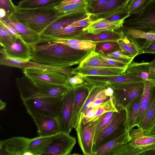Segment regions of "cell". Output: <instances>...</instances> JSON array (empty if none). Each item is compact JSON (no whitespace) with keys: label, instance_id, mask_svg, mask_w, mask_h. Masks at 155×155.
Returning <instances> with one entry per match:
<instances>
[{"label":"cell","instance_id":"6da1fadb","mask_svg":"<svg viewBox=\"0 0 155 155\" xmlns=\"http://www.w3.org/2000/svg\"><path fill=\"white\" fill-rule=\"evenodd\" d=\"M31 60L55 67H68L79 64L91 51L80 50L52 41L30 45Z\"/></svg>","mask_w":155,"mask_h":155},{"label":"cell","instance_id":"7a4b0ae2","mask_svg":"<svg viewBox=\"0 0 155 155\" xmlns=\"http://www.w3.org/2000/svg\"><path fill=\"white\" fill-rule=\"evenodd\" d=\"M14 14L20 22L40 35L54 21L65 15L55 6L33 9H21L16 6Z\"/></svg>","mask_w":155,"mask_h":155},{"label":"cell","instance_id":"3957f363","mask_svg":"<svg viewBox=\"0 0 155 155\" xmlns=\"http://www.w3.org/2000/svg\"><path fill=\"white\" fill-rule=\"evenodd\" d=\"M130 139L118 146L113 155H140L143 152L155 148V135L134 126L129 130Z\"/></svg>","mask_w":155,"mask_h":155},{"label":"cell","instance_id":"277c9868","mask_svg":"<svg viewBox=\"0 0 155 155\" xmlns=\"http://www.w3.org/2000/svg\"><path fill=\"white\" fill-rule=\"evenodd\" d=\"M61 97L40 96L22 101L27 112L31 117L44 116L56 118Z\"/></svg>","mask_w":155,"mask_h":155},{"label":"cell","instance_id":"5b68a950","mask_svg":"<svg viewBox=\"0 0 155 155\" xmlns=\"http://www.w3.org/2000/svg\"><path fill=\"white\" fill-rule=\"evenodd\" d=\"M118 110L112 121L101 132L94 143V155L104 144L128 131L125 109L121 108Z\"/></svg>","mask_w":155,"mask_h":155},{"label":"cell","instance_id":"8992f818","mask_svg":"<svg viewBox=\"0 0 155 155\" xmlns=\"http://www.w3.org/2000/svg\"><path fill=\"white\" fill-rule=\"evenodd\" d=\"M109 85L114 89L112 98L117 110L125 108L134 99L142 95L144 88V81Z\"/></svg>","mask_w":155,"mask_h":155},{"label":"cell","instance_id":"52a82bcc","mask_svg":"<svg viewBox=\"0 0 155 155\" xmlns=\"http://www.w3.org/2000/svg\"><path fill=\"white\" fill-rule=\"evenodd\" d=\"M124 27L146 32H155V0H149L139 14L125 21Z\"/></svg>","mask_w":155,"mask_h":155},{"label":"cell","instance_id":"ba28073f","mask_svg":"<svg viewBox=\"0 0 155 155\" xmlns=\"http://www.w3.org/2000/svg\"><path fill=\"white\" fill-rule=\"evenodd\" d=\"M101 116L86 123L79 121L75 128L78 144L84 155H94L95 133Z\"/></svg>","mask_w":155,"mask_h":155},{"label":"cell","instance_id":"9c48e42d","mask_svg":"<svg viewBox=\"0 0 155 155\" xmlns=\"http://www.w3.org/2000/svg\"><path fill=\"white\" fill-rule=\"evenodd\" d=\"M0 64L18 68L23 69H28L57 71L63 74L68 77L76 74V68L68 67H55L45 65L31 60L24 61L18 59L0 56Z\"/></svg>","mask_w":155,"mask_h":155},{"label":"cell","instance_id":"30bf717a","mask_svg":"<svg viewBox=\"0 0 155 155\" xmlns=\"http://www.w3.org/2000/svg\"><path fill=\"white\" fill-rule=\"evenodd\" d=\"M76 93V90L71 88L61 97L58 114L56 118L60 132L70 134L71 130V122Z\"/></svg>","mask_w":155,"mask_h":155},{"label":"cell","instance_id":"8fae6325","mask_svg":"<svg viewBox=\"0 0 155 155\" xmlns=\"http://www.w3.org/2000/svg\"><path fill=\"white\" fill-rule=\"evenodd\" d=\"M76 140L75 137L65 133L54 135L52 140L41 155H68L70 154Z\"/></svg>","mask_w":155,"mask_h":155},{"label":"cell","instance_id":"7c38bea8","mask_svg":"<svg viewBox=\"0 0 155 155\" xmlns=\"http://www.w3.org/2000/svg\"><path fill=\"white\" fill-rule=\"evenodd\" d=\"M23 71L25 76L32 82L71 86L67 81L68 77L59 72L28 69Z\"/></svg>","mask_w":155,"mask_h":155},{"label":"cell","instance_id":"4fadbf2b","mask_svg":"<svg viewBox=\"0 0 155 155\" xmlns=\"http://www.w3.org/2000/svg\"><path fill=\"white\" fill-rule=\"evenodd\" d=\"M124 74L155 84V59L150 62L132 61L127 65Z\"/></svg>","mask_w":155,"mask_h":155},{"label":"cell","instance_id":"5bb4252c","mask_svg":"<svg viewBox=\"0 0 155 155\" xmlns=\"http://www.w3.org/2000/svg\"><path fill=\"white\" fill-rule=\"evenodd\" d=\"M0 52L1 54L6 57L22 61L31 60L32 58L30 44L21 38H16L10 45L2 48Z\"/></svg>","mask_w":155,"mask_h":155},{"label":"cell","instance_id":"9a60e30c","mask_svg":"<svg viewBox=\"0 0 155 155\" xmlns=\"http://www.w3.org/2000/svg\"><path fill=\"white\" fill-rule=\"evenodd\" d=\"M1 19L12 27L21 38L30 45H37L41 43V36L20 22L14 13L11 15L5 14Z\"/></svg>","mask_w":155,"mask_h":155},{"label":"cell","instance_id":"2e32d148","mask_svg":"<svg viewBox=\"0 0 155 155\" xmlns=\"http://www.w3.org/2000/svg\"><path fill=\"white\" fill-rule=\"evenodd\" d=\"M31 139L23 137H14L0 141V155H24L28 150Z\"/></svg>","mask_w":155,"mask_h":155},{"label":"cell","instance_id":"e0dca14e","mask_svg":"<svg viewBox=\"0 0 155 155\" xmlns=\"http://www.w3.org/2000/svg\"><path fill=\"white\" fill-rule=\"evenodd\" d=\"M90 15L87 10L67 14L57 19L47 27L40 35H46L65 28L73 22L85 18Z\"/></svg>","mask_w":155,"mask_h":155},{"label":"cell","instance_id":"ac0fdd59","mask_svg":"<svg viewBox=\"0 0 155 155\" xmlns=\"http://www.w3.org/2000/svg\"><path fill=\"white\" fill-rule=\"evenodd\" d=\"M31 117L37 126L39 136H51L60 132L57 118L44 116Z\"/></svg>","mask_w":155,"mask_h":155},{"label":"cell","instance_id":"d6986e66","mask_svg":"<svg viewBox=\"0 0 155 155\" xmlns=\"http://www.w3.org/2000/svg\"><path fill=\"white\" fill-rule=\"evenodd\" d=\"M91 84L76 89V93L73 103V113L71 122V128H75L79 120L81 113L85 101L89 94Z\"/></svg>","mask_w":155,"mask_h":155},{"label":"cell","instance_id":"ffe728a7","mask_svg":"<svg viewBox=\"0 0 155 155\" xmlns=\"http://www.w3.org/2000/svg\"><path fill=\"white\" fill-rule=\"evenodd\" d=\"M144 88L140 109L134 127H139L149 109L154 97L155 84L148 81H144Z\"/></svg>","mask_w":155,"mask_h":155},{"label":"cell","instance_id":"44dd1931","mask_svg":"<svg viewBox=\"0 0 155 155\" xmlns=\"http://www.w3.org/2000/svg\"><path fill=\"white\" fill-rule=\"evenodd\" d=\"M130 0H108L101 7L90 14L92 21L104 19L127 7Z\"/></svg>","mask_w":155,"mask_h":155},{"label":"cell","instance_id":"7402d4cb","mask_svg":"<svg viewBox=\"0 0 155 155\" xmlns=\"http://www.w3.org/2000/svg\"><path fill=\"white\" fill-rule=\"evenodd\" d=\"M87 82L90 84H125L130 83L142 82L141 79L123 75L111 76H89L84 77Z\"/></svg>","mask_w":155,"mask_h":155},{"label":"cell","instance_id":"603a6c76","mask_svg":"<svg viewBox=\"0 0 155 155\" xmlns=\"http://www.w3.org/2000/svg\"><path fill=\"white\" fill-rule=\"evenodd\" d=\"M125 19L112 21L103 19L92 21L84 28L88 33L96 34L101 33L117 31L122 26Z\"/></svg>","mask_w":155,"mask_h":155},{"label":"cell","instance_id":"cb8c5ba5","mask_svg":"<svg viewBox=\"0 0 155 155\" xmlns=\"http://www.w3.org/2000/svg\"><path fill=\"white\" fill-rule=\"evenodd\" d=\"M85 28L67 26L48 35H41V43L57 39H74L78 36L87 33L85 30Z\"/></svg>","mask_w":155,"mask_h":155},{"label":"cell","instance_id":"d4e9b609","mask_svg":"<svg viewBox=\"0 0 155 155\" xmlns=\"http://www.w3.org/2000/svg\"><path fill=\"white\" fill-rule=\"evenodd\" d=\"M32 82L38 91V97H61L72 88L69 86Z\"/></svg>","mask_w":155,"mask_h":155},{"label":"cell","instance_id":"484cf974","mask_svg":"<svg viewBox=\"0 0 155 155\" xmlns=\"http://www.w3.org/2000/svg\"><path fill=\"white\" fill-rule=\"evenodd\" d=\"M125 70L118 68H76L77 73L83 77L89 76H111L123 75Z\"/></svg>","mask_w":155,"mask_h":155},{"label":"cell","instance_id":"4316f807","mask_svg":"<svg viewBox=\"0 0 155 155\" xmlns=\"http://www.w3.org/2000/svg\"><path fill=\"white\" fill-rule=\"evenodd\" d=\"M124 35L121 31H107L96 34L87 33L74 39L89 41L96 43L106 41H117Z\"/></svg>","mask_w":155,"mask_h":155},{"label":"cell","instance_id":"83f0119b","mask_svg":"<svg viewBox=\"0 0 155 155\" xmlns=\"http://www.w3.org/2000/svg\"><path fill=\"white\" fill-rule=\"evenodd\" d=\"M135 39L129 35H124L117 41L120 48L134 58L138 55L144 53L142 46Z\"/></svg>","mask_w":155,"mask_h":155},{"label":"cell","instance_id":"f1b7e54d","mask_svg":"<svg viewBox=\"0 0 155 155\" xmlns=\"http://www.w3.org/2000/svg\"><path fill=\"white\" fill-rule=\"evenodd\" d=\"M130 137L129 131H127L102 146L96 152L95 155H113L116 148L119 145L128 141Z\"/></svg>","mask_w":155,"mask_h":155},{"label":"cell","instance_id":"f546056e","mask_svg":"<svg viewBox=\"0 0 155 155\" xmlns=\"http://www.w3.org/2000/svg\"><path fill=\"white\" fill-rule=\"evenodd\" d=\"M101 67L117 68L102 60L99 58L98 53L93 50L81 62L77 68H85Z\"/></svg>","mask_w":155,"mask_h":155},{"label":"cell","instance_id":"4dcf8cb0","mask_svg":"<svg viewBox=\"0 0 155 155\" xmlns=\"http://www.w3.org/2000/svg\"><path fill=\"white\" fill-rule=\"evenodd\" d=\"M54 135L49 136H39L31 138L27 150L32 152L34 155H41L42 152L50 143Z\"/></svg>","mask_w":155,"mask_h":155},{"label":"cell","instance_id":"1f68e13d","mask_svg":"<svg viewBox=\"0 0 155 155\" xmlns=\"http://www.w3.org/2000/svg\"><path fill=\"white\" fill-rule=\"evenodd\" d=\"M142 95L134 99L125 108L126 112L128 131L134 126L140 109Z\"/></svg>","mask_w":155,"mask_h":155},{"label":"cell","instance_id":"d6a6232c","mask_svg":"<svg viewBox=\"0 0 155 155\" xmlns=\"http://www.w3.org/2000/svg\"><path fill=\"white\" fill-rule=\"evenodd\" d=\"M64 0H22L16 6L21 9H33L55 6Z\"/></svg>","mask_w":155,"mask_h":155},{"label":"cell","instance_id":"836d02e7","mask_svg":"<svg viewBox=\"0 0 155 155\" xmlns=\"http://www.w3.org/2000/svg\"><path fill=\"white\" fill-rule=\"evenodd\" d=\"M139 127L149 133L155 130V86L154 97L150 107L145 117L140 125Z\"/></svg>","mask_w":155,"mask_h":155},{"label":"cell","instance_id":"e575fe53","mask_svg":"<svg viewBox=\"0 0 155 155\" xmlns=\"http://www.w3.org/2000/svg\"><path fill=\"white\" fill-rule=\"evenodd\" d=\"M108 86L102 84H91L90 91L82 109L79 121L82 119L85 115L88 108L98 93Z\"/></svg>","mask_w":155,"mask_h":155},{"label":"cell","instance_id":"d590c367","mask_svg":"<svg viewBox=\"0 0 155 155\" xmlns=\"http://www.w3.org/2000/svg\"><path fill=\"white\" fill-rule=\"evenodd\" d=\"M124 35L135 39L143 38L148 41L155 40V32H146L122 26L120 29Z\"/></svg>","mask_w":155,"mask_h":155},{"label":"cell","instance_id":"8d00e7d4","mask_svg":"<svg viewBox=\"0 0 155 155\" xmlns=\"http://www.w3.org/2000/svg\"><path fill=\"white\" fill-rule=\"evenodd\" d=\"M118 112H109L101 116L100 120L95 130L94 144L101 132L111 123Z\"/></svg>","mask_w":155,"mask_h":155},{"label":"cell","instance_id":"74e56055","mask_svg":"<svg viewBox=\"0 0 155 155\" xmlns=\"http://www.w3.org/2000/svg\"><path fill=\"white\" fill-rule=\"evenodd\" d=\"M118 111L114 105L112 97L109 100L101 103L95 108L94 115L91 121L107 112Z\"/></svg>","mask_w":155,"mask_h":155},{"label":"cell","instance_id":"f35d334b","mask_svg":"<svg viewBox=\"0 0 155 155\" xmlns=\"http://www.w3.org/2000/svg\"><path fill=\"white\" fill-rule=\"evenodd\" d=\"M95 51L98 53H106L115 51L119 48L117 41H106L96 43Z\"/></svg>","mask_w":155,"mask_h":155},{"label":"cell","instance_id":"ab89813d","mask_svg":"<svg viewBox=\"0 0 155 155\" xmlns=\"http://www.w3.org/2000/svg\"><path fill=\"white\" fill-rule=\"evenodd\" d=\"M149 0H130L127 6L130 14L134 15L140 13L144 9Z\"/></svg>","mask_w":155,"mask_h":155},{"label":"cell","instance_id":"60d3db41","mask_svg":"<svg viewBox=\"0 0 155 155\" xmlns=\"http://www.w3.org/2000/svg\"><path fill=\"white\" fill-rule=\"evenodd\" d=\"M87 3L85 2L65 5L56 8L65 15L87 10Z\"/></svg>","mask_w":155,"mask_h":155},{"label":"cell","instance_id":"b9f144b4","mask_svg":"<svg viewBox=\"0 0 155 155\" xmlns=\"http://www.w3.org/2000/svg\"><path fill=\"white\" fill-rule=\"evenodd\" d=\"M99 58L103 61L115 67L126 70L129 63L124 60L109 57L104 53H98Z\"/></svg>","mask_w":155,"mask_h":155},{"label":"cell","instance_id":"7bdbcfd3","mask_svg":"<svg viewBox=\"0 0 155 155\" xmlns=\"http://www.w3.org/2000/svg\"><path fill=\"white\" fill-rule=\"evenodd\" d=\"M16 38L13 36L0 24V44L2 48L10 45Z\"/></svg>","mask_w":155,"mask_h":155},{"label":"cell","instance_id":"ee69618b","mask_svg":"<svg viewBox=\"0 0 155 155\" xmlns=\"http://www.w3.org/2000/svg\"><path fill=\"white\" fill-rule=\"evenodd\" d=\"M67 81L68 84L72 88L75 89L88 84L87 82L84 77L78 73L73 76L68 77Z\"/></svg>","mask_w":155,"mask_h":155},{"label":"cell","instance_id":"f6af8a7d","mask_svg":"<svg viewBox=\"0 0 155 155\" xmlns=\"http://www.w3.org/2000/svg\"><path fill=\"white\" fill-rule=\"evenodd\" d=\"M104 54L107 56L125 61L129 64L133 61L134 59L120 48L115 51Z\"/></svg>","mask_w":155,"mask_h":155},{"label":"cell","instance_id":"bcb514c9","mask_svg":"<svg viewBox=\"0 0 155 155\" xmlns=\"http://www.w3.org/2000/svg\"><path fill=\"white\" fill-rule=\"evenodd\" d=\"M66 45L78 50L91 51L95 50L96 44V43L91 41L82 40L81 41L76 44H68Z\"/></svg>","mask_w":155,"mask_h":155},{"label":"cell","instance_id":"7dc6e473","mask_svg":"<svg viewBox=\"0 0 155 155\" xmlns=\"http://www.w3.org/2000/svg\"><path fill=\"white\" fill-rule=\"evenodd\" d=\"M130 15H131L128 11L126 7L103 19L112 21H119L125 19L130 17Z\"/></svg>","mask_w":155,"mask_h":155},{"label":"cell","instance_id":"c3c4849f","mask_svg":"<svg viewBox=\"0 0 155 155\" xmlns=\"http://www.w3.org/2000/svg\"><path fill=\"white\" fill-rule=\"evenodd\" d=\"M106 87L103 89L98 93L88 108L87 110L96 108L101 103L110 98L111 97L107 96L105 94L104 89Z\"/></svg>","mask_w":155,"mask_h":155},{"label":"cell","instance_id":"681fc988","mask_svg":"<svg viewBox=\"0 0 155 155\" xmlns=\"http://www.w3.org/2000/svg\"><path fill=\"white\" fill-rule=\"evenodd\" d=\"M15 7L11 0H0V11L5 14H13Z\"/></svg>","mask_w":155,"mask_h":155},{"label":"cell","instance_id":"f907efd6","mask_svg":"<svg viewBox=\"0 0 155 155\" xmlns=\"http://www.w3.org/2000/svg\"><path fill=\"white\" fill-rule=\"evenodd\" d=\"M108 0H86V10L91 14L101 7Z\"/></svg>","mask_w":155,"mask_h":155},{"label":"cell","instance_id":"816d5d0a","mask_svg":"<svg viewBox=\"0 0 155 155\" xmlns=\"http://www.w3.org/2000/svg\"><path fill=\"white\" fill-rule=\"evenodd\" d=\"M92 22L90 17V14L87 17L76 21L70 25L68 27H86Z\"/></svg>","mask_w":155,"mask_h":155},{"label":"cell","instance_id":"f5cc1de1","mask_svg":"<svg viewBox=\"0 0 155 155\" xmlns=\"http://www.w3.org/2000/svg\"><path fill=\"white\" fill-rule=\"evenodd\" d=\"M142 47L144 53H149L155 54V40L148 41L146 40Z\"/></svg>","mask_w":155,"mask_h":155},{"label":"cell","instance_id":"db71d44e","mask_svg":"<svg viewBox=\"0 0 155 155\" xmlns=\"http://www.w3.org/2000/svg\"><path fill=\"white\" fill-rule=\"evenodd\" d=\"M0 24H1L13 36L17 38H21V36L12 27L1 19H0Z\"/></svg>","mask_w":155,"mask_h":155},{"label":"cell","instance_id":"11a10c76","mask_svg":"<svg viewBox=\"0 0 155 155\" xmlns=\"http://www.w3.org/2000/svg\"><path fill=\"white\" fill-rule=\"evenodd\" d=\"M86 0H64L55 6L56 8L65 5L74 4L85 2Z\"/></svg>","mask_w":155,"mask_h":155},{"label":"cell","instance_id":"9f6ffc18","mask_svg":"<svg viewBox=\"0 0 155 155\" xmlns=\"http://www.w3.org/2000/svg\"><path fill=\"white\" fill-rule=\"evenodd\" d=\"M114 92L113 89L111 86L108 85L104 89V93L105 95L108 97H112Z\"/></svg>","mask_w":155,"mask_h":155},{"label":"cell","instance_id":"6f0895ef","mask_svg":"<svg viewBox=\"0 0 155 155\" xmlns=\"http://www.w3.org/2000/svg\"><path fill=\"white\" fill-rule=\"evenodd\" d=\"M140 155H155V148L147 150L141 153Z\"/></svg>","mask_w":155,"mask_h":155},{"label":"cell","instance_id":"680465c9","mask_svg":"<svg viewBox=\"0 0 155 155\" xmlns=\"http://www.w3.org/2000/svg\"><path fill=\"white\" fill-rule=\"evenodd\" d=\"M6 105V103L2 101L1 100H0V110H3L5 109Z\"/></svg>","mask_w":155,"mask_h":155},{"label":"cell","instance_id":"91938a15","mask_svg":"<svg viewBox=\"0 0 155 155\" xmlns=\"http://www.w3.org/2000/svg\"><path fill=\"white\" fill-rule=\"evenodd\" d=\"M24 155H34L33 153L27 150L26 151L24 154Z\"/></svg>","mask_w":155,"mask_h":155},{"label":"cell","instance_id":"94428289","mask_svg":"<svg viewBox=\"0 0 155 155\" xmlns=\"http://www.w3.org/2000/svg\"><path fill=\"white\" fill-rule=\"evenodd\" d=\"M155 135V130H154V131L152 132Z\"/></svg>","mask_w":155,"mask_h":155}]
</instances>
